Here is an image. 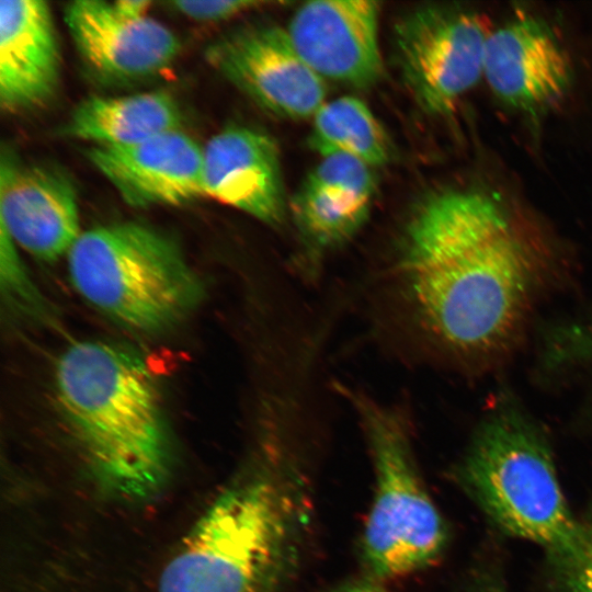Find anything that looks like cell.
Returning <instances> with one entry per match:
<instances>
[{
    "instance_id": "3957f363",
    "label": "cell",
    "mask_w": 592,
    "mask_h": 592,
    "mask_svg": "<svg viewBox=\"0 0 592 592\" xmlns=\"http://www.w3.org/2000/svg\"><path fill=\"white\" fill-rule=\"evenodd\" d=\"M55 376L61 409L101 478L126 497L156 492L171 444L147 364L122 346L81 341L62 353Z\"/></svg>"
},
{
    "instance_id": "8fae6325",
    "label": "cell",
    "mask_w": 592,
    "mask_h": 592,
    "mask_svg": "<svg viewBox=\"0 0 592 592\" xmlns=\"http://www.w3.org/2000/svg\"><path fill=\"white\" fill-rule=\"evenodd\" d=\"M379 11L372 0L308 1L294 12L285 31L320 78L368 88L383 72Z\"/></svg>"
},
{
    "instance_id": "7c38bea8",
    "label": "cell",
    "mask_w": 592,
    "mask_h": 592,
    "mask_svg": "<svg viewBox=\"0 0 592 592\" xmlns=\"http://www.w3.org/2000/svg\"><path fill=\"white\" fill-rule=\"evenodd\" d=\"M0 218L16 244L45 261L68 253L81 234L70 179L53 167L24 162L9 147L0 157Z\"/></svg>"
},
{
    "instance_id": "ba28073f",
    "label": "cell",
    "mask_w": 592,
    "mask_h": 592,
    "mask_svg": "<svg viewBox=\"0 0 592 592\" xmlns=\"http://www.w3.org/2000/svg\"><path fill=\"white\" fill-rule=\"evenodd\" d=\"M205 58L237 89L280 117L312 118L325 103V80L303 60L284 29L235 30L213 42Z\"/></svg>"
},
{
    "instance_id": "ac0fdd59",
    "label": "cell",
    "mask_w": 592,
    "mask_h": 592,
    "mask_svg": "<svg viewBox=\"0 0 592 592\" xmlns=\"http://www.w3.org/2000/svg\"><path fill=\"white\" fill-rule=\"evenodd\" d=\"M309 146L322 158L344 155L374 168L390 157L388 137L360 99L341 96L325 102L312 117Z\"/></svg>"
},
{
    "instance_id": "603a6c76",
    "label": "cell",
    "mask_w": 592,
    "mask_h": 592,
    "mask_svg": "<svg viewBox=\"0 0 592 592\" xmlns=\"http://www.w3.org/2000/svg\"><path fill=\"white\" fill-rule=\"evenodd\" d=\"M329 592H389L384 588V583L368 577L354 579L340 584Z\"/></svg>"
},
{
    "instance_id": "5b68a950",
    "label": "cell",
    "mask_w": 592,
    "mask_h": 592,
    "mask_svg": "<svg viewBox=\"0 0 592 592\" xmlns=\"http://www.w3.org/2000/svg\"><path fill=\"white\" fill-rule=\"evenodd\" d=\"M355 413L372 458L375 489L361 537L364 576L385 583L437 560L447 528L421 478L403 408L335 382Z\"/></svg>"
},
{
    "instance_id": "5bb4252c",
    "label": "cell",
    "mask_w": 592,
    "mask_h": 592,
    "mask_svg": "<svg viewBox=\"0 0 592 592\" xmlns=\"http://www.w3.org/2000/svg\"><path fill=\"white\" fill-rule=\"evenodd\" d=\"M571 75L567 53L539 20L519 14L492 30L483 79L505 103L524 111L543 109L565 94Z\"/></svg>"
},
{
    "instance_id": "ffe728a7",
    "label": "cell",
    "mask_w": 592,
    "mask_h": 592,
    "mask_svg": "<svg viewBox=\"0 0 592 592\" xmlns=\"http://www.w3.org/2000/svg\"><path fill=\"white\" fill-rule=\"evenodd\" d=\"M1 226V225H0ZM16 243L8 231L1 226L0 232V265L3 289L8 291L12 300L18 301L24 309L35 310L42 299L27 280L19 260Z\"/></svg>"
},
{
    "instance_id": "9a60e30c",
    "label": "cell",
    "mask_w": 592,
    "mask_h": 592,
    "mask_svg": "<svg viewBox=\"0 0 592 592\" xmlns=\"http://www.w3.org/2000/svg\"><path fill=\"white\" fill-rule=\"evenodd\" d=\"M205 195L278 226L286 214L280 151L267 134L229 126L203 147Z\"/></svg>"
},
{
    "instance_id": "4fadbf2b",
    "label": "cell",
    "mask_w": 592,
    "mask_h": 592,
    "mask_svg": "<svg viewBox=\"0 0 592 592\" xmlns=\"http://www.w3.org/2000/svg\"><path fill=\"white\" fill-rule=\"evenodd\" d=\"M87 159L130 206H180L205 196L204 150L181 129L126 146H92Z\"/></svg>"
},
{
    "instance_id": "7a4b0ae2",
    "label": "cell",
    "mask_w": 592,
    "mask_h": 592,
    "mask_svg": "<svg viewBox=\"0 0 592 592\" xmlns=\"http://www.w3.org/2000/svg\"><path fill=\"white\" fill-rule=\"evenodd\" d=\"M298 439L258 433L250 463L186 535L161 573L159 592H282L311 525Z\"/></svg>"
},
{
    "instance_id": "cb8c5ba5",
    "label": "cell",
    "mask_w": 592,
    "mask_h": 592,
    "mask_svg": "<svg viewBox=\"0 0 592 592\" xmlns=\"http://www.w3.org/2000/svg\"><path fill=\"white\" fill-rule=\"evenodd\" d=\"M114 9L122 15L128 18L146 16V12L151 5L147 0H119L112 2Z\"/></svg>"
},
{
    "instance_id": "d4e9b609",
    "label": "cell",
    "mask_w": 592,
    "mask_h": 592,
    "mask_svg": "<svg viewBox=\"0 0 592 592\" xmlns=\"http://www.w3.org/2000/svg\"><path fill=\"white\" fill-rule=\"evenodd\" d=\"M468 592H506L502 581L494 574L482 573L479 576Z\"/></svg>"
},
{
    "instance_id": "277c9868",
    "label": "cell",
    "mask_w": 592,
    "mask_h": 592,
    "mask_svg": "<svg viewBox=\"0 0 592 592\" xmlns=\"http://www.w3.org/2000/svg\"><path fill=\"white\" fill-rule=\"evenodd\" d=\"M465 493L503 533L542 546L547 558L568 551L579 533L542 430L517 406L489 412L456 465Z\"/></svg>"
},
{
    "instance_id": "8992f818",
    "label": "cell",
    "mask_w": 592,
    "mask_h": 592,
    "mask_svg": "<svg viewBox=\"0 0 592 592\" xmlns=\"http://www.w3.org/2000/svg\"><path fill=\"white\" fill-rule=\"evenodd\" d=\"M68 254L77 292L121 325L159 332L182 321L204 296V285L179 246L136 221L80 234Z\"/></svg>"
},
{
    "instance_id": "44dd1931",
    "label": "cell",
    "mask_w": 592,
    "mask_h": 592,
    "mask_svg": "<svg viewBox=\"0 0 592 592\" xmlns=\"http://www.w3.org/2000/svg\"><path fill=\"white\" fill-rule=\"evenodd\" d=\"M280 2L258 0H177L166 4L178 13L200 22H220L249 10Z\"/></svg>"
},
{
    "instance_id": "52a82bcc",
    "label": "cell",
    "mask_w": 592,
    "mask_h": 592,
    "mask_svg": "<svg viewBox=\"0 0 592 592\" xmlns=\"http://www.w3.org/2000/svg\"><path fill=\"white\" fill-rule=\"evenodd\" d=\"M493 29L482 14L428 4L398 20L395 59L407 90L430 115H447L483 78L488 38Z\"/></svg>"
},
{
    "instance_id": "7402d4cb",
    "label": "cell",
    "mask_w": 592,
    "mask_h": 592,
    "mask_svg": "<svg viewBox=\"0 0 592 592\" xmlns=\"http://www.w3.org/2000/svg\"><path fill=\"white\" fill-rule=\"evenodd\" d=\"M547 353L553 364L592 362V326L560 329L554 333Z\"/></svg>"
},
{
    "instance_id": "9c48e42d",
    "label": "cell",
    "mask_w": 592,
    "mask_h": 592,
    "mask_svg": "<svg viewBox=\"0 0 592 592\" xmlns=\"http://www.w3.org/2000/svg\"><path fill=\"white\" fill-rule=\"evenodd\" d=\"M376 191L373 168L344 155L323 157L291 202L301 254L296 274L308 283L327 258L348 243L368 219Z\"/></svg>"
},
{
    "instance_id": "6da1fadb",
    "label": "cell",
    "mask_w": 592,
    "mask_h": 592,
    "mask_svg": "<svg viewBox=\"0 0 592 592\" xmlns=\"http://www.w3.org/2000/svg\"><path fill=\"white\" fill-rule=\"evenodd\" d=\"M543 254L488 194L432 193L373 272L375 327L411 357L496 354L520 332L546 278Z\"/></svg>"
},
{
    "instance_id": "e0dca14e",
    "label": "cell",
    "mask_w": 592,
    "mask_h": 592,
    "mask_svg": "<svg viewBox=\"0 0 592 592\" xmlns=\"http://www.w3.org/2000/svg\"><path fill=\"white\" fill-rule=\"evenodd\" d=\"M183 112L167 91L90 96L80 102L61 134L94 146H126L181 129Z\"/></svg>"
},
{
    "instance_id": "2e32d148",
    "label": "cell",
    "mask_w": 592,
    "mask_h": 592,
    "mask_svg": "<svg viewBox=\"0 0 592 592\" xmlns=\"http://www.w3.org/2000/svg\"><path fill=\"white\" fill-rule=\"evenodd\" d=\"M60 81L50 8L41 0L0 2V105L11 114L43 107Z\"/></svg>"
},
{
    "instance_id": "30bf717a",
    "label": "cell",
    "mask_w": 592,
    "mask_h": 592,
    "mask_svg": "<svg viewBox=\"0 0 592 592\" xmlns=\"http://www.w3.org/2000/svg\"><path fill=\"white\" fill-rule=\"evenodd\" d=\"M64 20L81 59L104 82L155 77L170 68L181 50L180 39L164 24L147 15H122L112 2H70Z\"/></svg>"
},
{
    "instance_id": "d6986e66",
    "label": "cell",
    "mask_w": 592,
    "mask_h": 592,
    "mask_svg": "<svg viewBox=\"0 0 592 592\" xmlns=\"http://www.w3.org/2000/svg\"><path fill=\"white\" fill-rule=\"evenodd\" d=\"M551 592H592V509L579 519L573 546L562 555L548 558Z\"/></svg>"
}]
</instances>
